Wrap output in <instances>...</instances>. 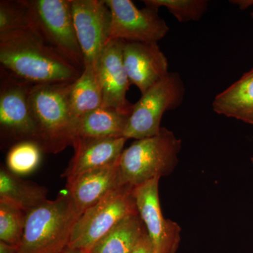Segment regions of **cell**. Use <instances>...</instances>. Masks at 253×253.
<instances>
[{
    "mask_svg": "<svg viewBox=\"0 0 253 253\" xmlns=\"http://www.w3.org/2000/svg\"><path fill=\"white\" fill-rule=\"evenodd\" d=\"M68 99L75 121L102 106L103 89L98 67L84 68L81 76L70 85Z\"/></svg>",
    "mask_w": 253,
    "mask_h": 253,
    "instance_id": "cell-18",
    "label": "cell"
},
{
    "mask_svg": "<svg viewBox=\"0 0 253 253\" xmlns=\"http://www.w3.org/2000/svg\"><path fill=\"white\" fill-rule=\"evenodd\" d=\"M26 214L16 205L0 199V241L13 246H20Z\"/></svg>",
    "mask_w": 253,
    "mask_h": 253,
    "instance_id": "cell-22",
    "label": "cell"
},
{
    "mask_svg": "<svg viewBox=\"0 0 253 253\" xmlns=\"http://www.w3.org/2000/svg\"><path fill=\"white\" fill-rule=\"evenodd\" d=\"M111 12L109 41L158 43L169 31L158 9L136 7L130 0H106Z\"/></svg>",
    "mask_w": 253,
    "mask_h": 253,
    "instance_id": "cell-9",
    "label": "cell"
},
{
    "mask_svg": "<svg viewBox=\"0 0 253 253\" xmlns=\"http://www.w3.org/2000/svg\"><path fill=\"white\" fill-rule=\"evenodd\" d=\"M0 64L33 84L71 83L84 71L46 44L32 28L0 35Z\"/></svg>",
    "mask_w": 253,
    "mask_h": 253,
    "instance_id": "cell-1",
    "label": "cell"
},
{
    "mask_svg": "<svg viewBox=\"0 0 253 253\" xmlns=\"http://www.w3.org/2000/svg\"><path fill=\"white\" fill-rule=\"evenodd\" d=\"M160 178L134 189L136 205L151 240L153 253H176L181 241L180 226L163 216L160 204Z\"/></svg>",
    "mask_w": 253,
    "mask_h": 253,
    "instance_id": "cell-11",
    "label": "cell"
},
{
    "mask_svg": "<svg viewBox=\"0 0 253 253\" xmlns=\"http://www.w3.org/2000/svg\"><path fill=\"white\" fill-rule=\"evenodd\" d=\"M134 189L118 186L83 212L75 225L68 248L87 253L120 221L139 214Z\"/></svg>",
    "mask_w": 253,
    "mask_h": 253,
    "instance_id": "cell-5",
    "label": "cell"
},
{
    "mask_svg": "<svg viewBox=\"0 0 253 253\" xmlns=\"http://www.w3.org/2000/svg\"><path fill=\"white\" fill-rule=\"evenodd\" d=\"M153 253L152 250H151V253Z\"/></svg>",
    "mask_w": 253,
    "mask_h": 253,
    "instance_id": "cell-30",
    "label": "cell"
},
{
    "mask_svg": "<svg viewBox=\"0 0 253 253\" xmlns=\"http://www.w3.org/2000/svg\"><path fill=\"white\" fill-rule=\"evenodd\" d=\"M251 163H252L253 168V157L252 158H251Z\"/></svg>",
    "mask_w": 253,
    "mask_h": 253,
    "instance_id": "cell-29",
    "label": "cell"
},
{
    "mask_svg": "<svg viewBox=\"0 0 253 253\" xmlns=\"http://www.w3.org/2000/svg\"><path fill=\"white\" fill-rule=\"evenodd\" d=\"M19 246H13L0 241V253H18Z\"/></svg>",
    "mask_w": 253,
    "mask_h": 253,
    "instance_id": "cell-26",
    "label": "cell"
},
{
    "mask_svg": "<svg viewBox=\"0 0 253 253\" xmlns=\"http://www.w3.org/2000/svg\"><path fill=\"white\" fill-rule=\"evenodd\" d=\"M61 253H86L84 252V251H81V250L78 249H70V248H67V249H65L64 251H63Z\"/></svg>",
    "mask_w": 253,
    "mask_h": 253,
    "instance_id": "cell-28",
    "label": "cell"
},
{
    "mask_svg": "<svg viewBox=\"0 0 253 253\" xmlns=\"http://www.w3.org/2000/svg\"><path fill=\"white\" fill-rule=\"evenodd\" d=\"M48 190L36 183L25 181L6 168L0 169V199L16 205L26 213L47 201Z\"/></svg>",
    "mask_w": 253,
    "mask_h": 253,
    "instance_id": "cell-19",
    "label": "cell"
},
{
    "mask_svg": "<svg viewBox=\"0 0 253 253\" xmlns=\"http://www.w3.org/2000/svg\"><path fill=\"white\" fill-rule=\"evenodd\" d=\"M147 6L166 7L179 23L198 21L207 11V0H144Z\"/></svg>",
    "mask_w": 253,
    "mask_h": 253,
    "instance_id": "cell-23",
    "label": "cell"
},
{
    "mask_svg": "<svg viewBox=\"0 0 253 253\" xmlns=\"http://www.w3.org/2000/svg\"><path fill=\"white\" fill-rule=\"evenodd\" d=\"M212 108L217 114L253 125V68L218 94Z\"/></svg>",
    "mask_w": 253,
    "mask_h": 253,
    "instance_id": "cell-16",
    "label": "cell"
},
{
    "mask_svg": "<svg viewBox=\"0 0 253 253\" xmlns=\"http://www.w3.org/2000/svg\"><path fill=\"white\" fill-rule=\"evenodd\" d=\"M31 28L28 0L0 1V35Z\"/></svg>",
    "mask_w": 253,
    "mask_h": 253,
    "instance_id": "cell-24",
    "label": "cell"
},
{
    "mask_svg": "<svg viewBox=\"0 0 253 253\" xmlns=\"http://www.w3.org/2000/svg\"><path fill=\"white\" fill-rule=\"evenodd\" d=\"M81 214L69 194L46 201L26 214L18 253H61Z\"/></svg>",
    "mask_w": 253,
    "mask_h": 253,
    "instance_id": "cell-3",
    "label": "cell"
},
{
    "mask_svg": "<svg viewBox=\"0 0 253 253\" xmlns=\"http://www.w3.org/2000/svg\"><path fill=\"white\" fill-rule=\"evenodd\" d=\"M151 250H152V246H151V240L149 239L148 233L146 232L135 249L131 253H150Z\"/></svg>",
    "mask_w": 253,
    "mask_h": 253,
    "instance_id": "cell-25",
    "label": "cell"
},
{
    "mask_svg": "<svg viewBox=\"0 0 253 253\" xmlns=\"http://www.w3.org/2000/svg\"><path fill=\"white\" fill-rule=\"evenodd\" d=\"M43 151L33 141H23L11 146L6 156V168L18 176L36 170L41 162Z\"/></svg>",
    "mask_w": 253,
    "mask_h": 253,
    "instance_id": "cell-21",
    "label": "cell"
},
{
    "mask_svg": "<svg viewBox=\"0 0 253 253\" xmlns=\"http://www.w3.org/2000/svg\"><path fill=\"white\" fill-rule=\"evenodd\" d=\"M147 232L140 214L123 219L87 253H131Z\"/></svg>",
    "mask_w": 253,
    "mask_h": 253,
    "instance_id": "cell-20",
    "label": "cell"
},
{
    "mask_svg": "<svg viewBox=\"0 0 253 253\" xmlns=\"http://www.w3.org/2000/svg\"><path fill=\"white\" fill-rule=\"evenodd\" d=\"M32 84L0 66L1 148L10 149L23 141H33L39 145L41 143L28 103V94Z\"/></svg>",
    "mask_w": 253,
    "mask_h": 253,
    "instance_id": "cell-8",
    "label": "cell"
},
{
    "mask_svg": "<svg viewBox=\"0 0 253 253\" xmlns=\"http://www.w3.org/2000/svg\"><path fill=\"white\" fill-rule=\"evenodd\" d=\"M124 42L109 41L100 59L98 72L103 89L102 107L112 108L130 116L133 104L126 99L131 83L123 61Z\"/></svg>",
    "mask_w": 253,
    "mask_h": 253,
    "instance_id": "cell-12",
    "label": "cell"
},
{
    "mask_svg": "<svg viewBox=\"0 0 253 253\" xmlns=\"http://www.w3.org/2000/svg\"><path fill=\"white\" fill-rule=\"evenodd\" d=\"M123 61L131 84L141 94L168 73V60L158 43L124 42Z\"/></svg>",
    "mask_w": 253,
    "mask_h": 253,
    "instance_id": "cell-13",
    "label": "cell"
},
{
    "mask_svg": "<svg viewBox=\"0 0 253 253\" xmlns=\"http://www.w3.org/2000/svg\"><path fill=\"white\" fill-rule=\"evenodd\" d=\"M72 13L84 68H97L109 42L111 9L106 0H72Z\"/></svg>",
    "mask_w": 253,
    "mask_h": 253,
    "instance_id": "cell-10",
    "label": "cell"
},
{
    "mask_svg": "<svg viewBox=\"0 0 253 253\" xmlns=\"http://www.w3.org/2000/svg\"><path fill=\"white\" fill-rule=\"evenodd\" d=\"M185 92L184 81L179 73H168L133 104L123 136L139 140L157 135L162 127L163 115L179 107L184 101Z\"/></svg>",
    "mask_w": 253,
    "mask_h": 253,
    "instance_id": "cell-7",
    "label": "cell"
},
{
    "mask_svg": "<svg viewBox=\"0 0 253 253\" xmlns=\"http://www.w3.org/2000/svg\"><path fill=\"white\" fill-rule=\"evenodd\" d=\"M232 4L237 5L239 6V9L244 10L246 9L251 6V5H253V0H234V1H230ZM251 16L253 18V11L251 13Z\"/></svg>",
    "mask_w": 253,
    "mask_h": 253,
    "instance_id": "cell-27",
    "label": "cell"
},
{
    "mask_svg": "<svg viewBox=\"0 0 253 253\" xmlns=\"http://www.w3.org/2000/svg\"><path fill=\"white\" fill-rule=\"evenodd\" d=\"M127 139L121 137L78 139L73 146L75 154L63 177L67 182L83 173L113 166L119 162Z\"/></svg>",
    "mask_w": 253,
    "mask_h": 253,
    "instance_id": "cell-14",
    "label": "cell"
},
{
    "mask_svg": "<svg viewBox=\"0 0 253 253\" xmlns=\"http://www.w3.org/2000/svg\"><path fill=\"white\" fill-rule=\"evenodd\" d=\"M31 28L82 70L84 57L75 29L72 0H28Z\"/></svg>",
    "mask_w": 253,
    "mask_h": 253,
    "instance_id": "cell-6",
    "label": "cell"
},
{
    "mask_svg": "<svg viewBox=\"0 0 253 253\" xmlns=\"http://www.w3.org/2000/svg\"><path fill=\"white\" fill-rule=\"evenodd\" d=\"M71 83L32 84L30 88V110L44 153L58 154L74 143L76 121L68 99Z\"/></svg>",
    "mask_w": 253,
    "mask_h": 253,
    "instance_id": "cell-2",
    "label": "cell"
},
{
    "mask_svg": "<svg viewBox=\"0 0 253 253\" xmlns=\"http://www.w3.org/2000/svg\"><path fill=\"white\" fill-rule=\"evenodd\" d=\"M181 149V139L164 126L157 135L134 141L120 158V184L135 188L169 175L179 163Z\"/></svg>",
    "mask_w": 253,
    "mask_h": 253,
    "instance_id": "cell-4",
    "label": "cell"
},
{
    "mask_svg": "<svg viewBox=\"0 0 253 253\" xmlns=\"http://www.w3.org/2000/svg\"><path fill=\"white\" fill-rule=\"evenodd\" d=\"M120 185L118 162L109 167L83 173L67 182L66 188L81 215L110 191Z\"/></svg>",
    "mask_w": 253,
    "mask_h": 253,
    "instance_id": "cell-15",
    "label": "cell"
},
{
    "mask_svg": "<svg viewBox=\"0 0 253 253\" xmlns=\"http://www.w3.org/2000/svg\"><path fill=\"white\" fill-rule=\"evenodd\" d=\"M129 115L101 107L78 118L75 123V141L123 136ZM74 144V143H73Z\"/></svg>",
    "mask_w": 253,
    "mask_h": 253,
    "instance_id": "cell-17",
    "label": "cell"
}]
</instances>
